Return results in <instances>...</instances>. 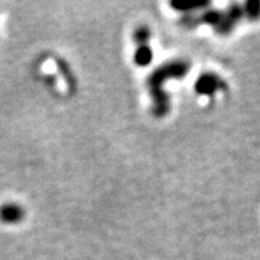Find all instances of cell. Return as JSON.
Segmentation results:
<instances>
[{
	"label": "cell",
	"instance_id": "8992f818",
	"mask_svg": "<svg viewBox=\"0 0 260 260\" xmlns=\"http://www.w3.org/2000/svg\"><path fill=\"white\" fill-rule=\"evenodd\" d=\"M11 220H17L21 216V211L17 207H10L7 210V215Z\"/></svg>",
	"mask_w": 260,
	"mask_h": 260
},
{
	"label": "cell",
	"instance_id": "7a4b0ae2",
	"mask_svg": "<svg viewBox=\"0 0 260 260\" xmlns=\"http://www.w3.org/2000/svg\"><path fill=\"white\" fill-rule=\"evenodd\" d=\"M227 88V84L220 79L218 75L214 73H206L202 75L197 81L195 90L199 94H205V96H211L214 93H218L219 90H224Z\"/></svg>",
	"mask_w": 260,
	"mask_h": 260
},
{
	"label": "cell",
	"instance_id": "6da1fadb",
	"mask_svg": "<svg viewBox=\"0 0 260 260\" xmlns=\"http://www.w3.org/2000/svg\"><path fill=\"white\" fill-rule=\"evenodd\" d=\"M188 64L183 61L169 62L158 69L149 80L150 94L153 99V112L155 116H165L169 112L168 93L164 92V82L168 79L185 77L188 71Z\"/></svg>",
	"mask_w": 260,
	"mask_h": 260
},
{
	"label": "cell",
	"instance_id": "277c9868",
	"mask_svg": "<svg viewBox=\"0 0 260 260\" xmlns=\"http://www.w3.org/2000/svg\"><path fill=\"white\" fill-rule=\"evenodd\" d=\"M244 16L250 21H256L260 19V2L252 0V2H247L243 7Z\"/></svg>",
	"mask_w": 260,
	"mask_h": 260
},
{
	"label": "cell",
	"instance_id": "3957f363",
	"mask_svg": "<svg viewBox=\"0 0 260 260\" xmlns=\"http://www.w3.org/2000/svg\"><path fill=\"white\" fill-rule=\"evenodd\" d=\"M134 60H136L137 65H140V67H146V65L150 64V61L153 60V51H151L150 47L140 45L137 52H136Z\"/></svg>",
	"mask_w": 260,
	"mask_h": 260
},
{
	"label": "cell",
	"instance_id": "5b68a950",
	"mask_svg": "<svg viewBox=\"0 0 260 260\" xmlns=\"http://www.w3.org/2000/svg\"><path fill=\"white\" fill-rule=\"evenodd\" d=\"M134 39L137 41L138 47L140 45H146L149 39H150V31H149V28L147 27H138L136 29V34H134Z\"/></svg>",
	"mask_w": 260,
	"mask_h": 260
}]
</instances>
